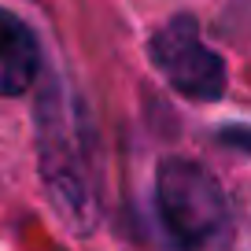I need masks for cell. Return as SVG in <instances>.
<instances>
[{"mask_svg": "<svg viewBox=\"0 0 251 251\" xmlns=\"http://www.w3.org/2000/svg\"><path fill=\"white\" fill-rule=\"evenodd\" d=\"M214 137H218L222 144H229V148H236V151H244V155H251V126H248V122H226Z\"/></svg>", "mask_w": 251, "mask_h": 251, "instance_id": "5", "label": "cell"}, {"mask_svg": "<svg viewBox=\"0 0 251 251\" xmlns=\"http://www.w3.org/2000/svg\"><path fill=\"white\" fill-rule=\"evenodd\" d=\"M41 74V41L19 15L0 8V96L15 100L30 93Z\"/></svg>", "mask_w": 251, "mask_h": 251, "instance_id": "4", "label": "cell"}, {"mask_svg": "<svg viewBox=\"0 0 251 251\" xmlns=\"http://www.w3.org/2000/svg\"><path fill=\"white\" fill-rule=\"evenodd\" d=\"M148 55L155 63V71L170 81L174 93L188 96V100L214 103L226 93V81H229L226 59L214 48L203 45L200 23L192 15H185V11L166 19L155 30V37L148 45Z\"/></svg>", "mask_w": 251, "mask_h": 251, "instance_id": "3", "label": "cell"}, {"mask_svg": "<svg viewBox=\"0 0 251 251\" xmlns=\"http://www.w3.org/2000/svg\"><path fill=\"white\" fill-rule=\"evenodd\" d=\"M155 214L174 251H226L229 200L203 163L170 155L155 170Z\"/></svg>", "mask_w": 251, "mask_h": 251, "instance_id": "2", "label": "cell"}, {"mask_svg": "<svg viewBox=\"0 0 251 251\" xmlns=\"http://www.w3.org/2000/svg\"><path fill=\"white\" fill-rule=\"evenodd\" d=\"M33 137H37V170L52 207L74 233H93L100 222L96 133L85 103L71 93L59 74H48L41 81L33 103Z\"/></svg>", "mask_w": 251, "mask_h": 251, "instance_id": "1", "label": "cell"}]
</instances>
